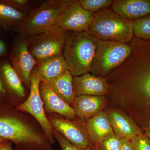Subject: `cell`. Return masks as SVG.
Listing matches in <instances>:
<instances>
[{
  "label": "cell",
  "instance_id": "6da1fadb",
  "mask_svg": "<svg viewBox=\"0 0 150 150\" xmlns=\"http://www.w3.org/2000/svg\"><path fill=\"white\" fill-rule=\"evenodd\" d=\"M130 56L107 76L111 96L137 119L150 118V40L134 36Z\"/></svg>",
  "mask_w": 150,
  "mask_h": 150
},
{
  "label": "cell",
  "instance_id": "7a4b0ae2",
  "mask_svg": "<svg viewBox=\"0 0 150 150\" xmlns=\"http://www.w3.org/2000/svg\"><path fill=\"white\" fill-rule=\"evenodd\" d=\"M0 137L13 143L20 150H54L47 138L8 104L0 105Z\"/></svg>",
  "mask_w": 150,
  "mask_h": 150
},
{
  "label": "cell",
  "instance_id": "3957f363",
  "mask_svg": "<svg viewBox=\"0 0 150 150\" xmlns=\"http://www.w3.org/2000/svg\"><path fill=\"white\" fill-rule=\"evenodd\" d=\"M97 47V38L88 31L67 32L62 55L73 77L91 72Z\"/></svg>",
  "mask_w": 150,
  "mask_h": 150
},
{
  "label": "cell",
  "instance_id": "277c9868",
  "mask_svg": "<svg viewBox=\"0 0 150 150\" xmlns=\"http://www.w3.org/2000/svg\"><path fill=\"white\" fill-rule=\"evenodd\" d=\"M134 21L124 18L110 8L93 13L88 31L97 39L129 43L134 38Z\"/></svg>",
  "mask_w": 150,
  "mask_h": 150
},
{
  "label": "cell",
  "instance_id": "5b68a950",
  "mask_svg": "<svg viewBox=\"0 0 150 150\" xmlns=\"http://www.w3.org/2000/svg\"><path fill=\"white\" fill-rule=\"evenodd\" d=\"M71 0H48L26 15L15 28L23 39L46 31L53 26L56 18Z\"/></svg>",
  "mask_w": 150,
  "mask_h": 150
},
{
  "label": "cell",
  "instance_id": "8992f818",
  "mask_svg": "<svg viewBox=\"0 0 150 150\" xmlns=\"http://www.w3.org/2000/svg\"><path fill=\"white\" fill-rule=\"evenodd\" d=\"M97 47L91 74L105 77L129 58L132 52L130 43L97 39Z\"/></svg>",
  "mask_w": 150,
  "mask_h": 150
},
{
  "label": "cell",
  "instance_id": "52a82bcc",
  "mask_svg": "<svg viewBox=\"0 0 150 150\" xmlns=\"http://www.w3.org/2000/svg\"><path fill=\"white\" fill-rule=\"evenodd\" d=\"M41 81L35 66L30 75L29 96L25 102L16 107V110L28 112L33 116L40 124L47 139L53 144L55 142L54 129L45 114L43 100L40 96L39 85Z\"/></svg>",
  "mask_w": 150,
  "mask_h": 150
},
{
  "label": "cell",
  "instance_id": "ba28073f",
  "mask_svg": "<svg viewBox=\"0 0 150 150\" xmlns=\"http://www.w3.org/2000/svg\"><path fill=\"white\" fill-rule=\"evenodd\" d=\"M67 32L52 27L28 38L26 39L29 52L36 61L62 54Z\"/></svg>",
  "mask_w": 150,
  "mask_h": 150
},
{
  "label": "cell",
  "instance_id": "9c48e42d",
  "mask_svg": "<svg viewBox=\"0 0 150 150\" xmlns=\"http://www.w3.org/2000/svg\"><path fill=\"white\" fill-rule=\"evenodd\" d=\"M93 13L86 10L79 1L71 0L61 12L52 27L65 32L88 31Z\"/></svg>",
  "mask_w": 150,
  "mask_h": 150
},
{
  "label": "cell",
  "instance_id": "30bf717a",
  "mask_svg": "<svg viewBox=\"0 0 150 150\" xmlns=\"http://www.w3.org/2000/svg\"><path fill=\"white\" fill-rule=\"evenodd\" d=\"M48 118L54 130L72 144L83 149L93 146L89 138L85 122L79 118L69 120L53 116Z\"/></svg>",
  "mask_w": 150,
  "mask_h": 150
},
{
  "label": "cell",
  "instance_id": "8fae6325",
  "mask_svg": "<svg viewBox=\"0 0 150 150\" xmlns=\"http://www.w3.org/2000/svg\"><path fill=\"white\" fill-rule=\"evenodd\" d=\"M11 65L27 88H30V75L36 66V60L29 52L26 39L17 43L10 56Z\"/></svg>",
  "mask_w": 150,
  "mask_h": 150
},
{
  "label": "cell",
  "instance_id": "7c38bea8",
  "mask_svg": "<svg viewBox=\"0 0 150 150\" xmlns=\"http://www.w3.org/2000/svg\"><path fill=\"white\" fill-rule=\"evenodd\" d=\"M104 110L113 132L121 139L130 140L144 133L143 129L134 119L121 109L108 105Z\"/></svg>",
  "mask_w": 150,
  "mask_h": 150
},
{
  "label": "cell",
  "instance_id": "4fadbf2b",
  "mask_svg": "<svg viewBox=\"0 0 150 150\" xmlns=\"http://www.w3.org/2000/svg\"><path fill=\"white\" fill-rule=\"evenodd\" d=\"M73 86L76 97L82 95H107L109 85L105 77L97 76L88 73L73 77Z\"/></svg>",
  "mask_w": 150,
  "mask_h": 150
},
{
  "label": "cell",
  "instance_id": "5bb4252c",
  "mask_svg": "<svg viewBox=\"0 0 150 150\" xmlns=\"http://www.w3.org/2000/svg\"><path fill=\"white\" fill-rule=\"evenodd\" d=\"M39 91L45 111L56 112L69 120L75 119L76 115L74 108L54 92L47 82L41 81Z\"/></svg>",
  "mask_w": 150,
  "mask_h": 150
},
{
  "label": "cell",
  "instance_id": "9a60e30c",
  "mask_svg": "<svg viewBox=\"0 0 150 150\" xmlns=\"http://www.w3.org/2000/svg\"><path fill=\"white\" fill-rule=\"evenodd\" d=\"M108 105L107 97L82 95L76 97L71 106L76 117L85 122L104 110Z\"/></svg>",
  "mask_w": 150,
  "mask_h": 150
},
{
  "label": "cell",
  "instance_id": "2e32d148",
  "mask_svg": "<svg viewBox=\"0 0 150 150\" xmlns=\"http://www.w3.org/2000/svg\"><path fill=\"white\" fill-rule=\"evenodd\" d=\"M85 122L90 141L94 147L99 148L101 142L106 137L114 134L105 110Z\"/></svg>",
  "mask_w": 150,
  "mask_h": 150
},
{
  "label": "cell",
  "instance_id": "e0dca14e",
  "mask_svg": "<svg viewBox=\"0 0 150 150\" xmlns=\"http://www.w3.org/2000/svg\"><path fill=\"white\" fill-rule=\"evenodd\" d=\"M0 78L6 91L10 105L24 97L25 91L23 83L9 62L0 63Z\"/></svg>",
  "mask_w": 150,
  "mask_h": 150
},
{
  "label": "cell",
  "instance_id": "ac0fdd59",
  "mask_svg": "<svg viewBox=\"0 0 150 150\" xmlns=\"http://www.w3.org/2000/svg\"><path fill=\"white\" fill-rule=\"evenodd\" d=\"M111 6L115 13L133 21L150 15V0H114Z\"/></svg>",
  "mask_w": 150,
  "mask_h": 150
},
{
  "label": "cell",
  "instance_id": "d6986e66",
  "mask_svg": "<svg viewBox=\"0 0 150 150\" xmlns=\"http://www.w3.org/2000/svg\"><path fill=\"white\" fill-rule=\"evenodd\" d=\"M35 67L41 80L46 81L58 77L69 70L62 54L38 60Z\"/></svg>",
  "mask_w": 150,
  "mask_h": 150
},
{
  "label": "cell",
  "instance_id": "ffe728a7",
  "mask_svg": "<svg viewBox=\"0 0 150 150\" xmlns=\"http://www.w3.org/2000/svg\"><path fill=\"white\" fill-rule=\"evenodd\" d=\"M73 78L72 75L68 70L58 77L46 81L54 92L71 106L76 97L73 88Z\"/></svg>",
  "mask_w": 150,
  "mask_h": 150
},
{
  "label": "cell",
  "instance_id": "44dd1931",
  "mask_svg": "<svg viewBox=\"0 0 150 150\" xmlns=\"http://www.w3.org/2000/svg\"><path fill=\"white\" fill-rule=\"evenodd\" d=\"M26 16L24 12L20 11L0 1V27L1 28L15 29Z\"/></svg>",
  "mask_w": 150,
  "mask_h": 150
},
{
  "label": "cell",
  "instance_id": "7402d4cb",
  "mask_svg": "<svg viewBox=\"0 0 150 150\" xmlns=\"http://www.w3.org/2000/svg\"><path fill=\"white\" fill-rule=\"evenodd\" d=\"M134 30L135 37L150 40V15L134 21Z\"/></svg>",
  "mask_w": 150,
  "mask_h": 150
},
{
  "label": "cell",
  "instance_id": "603a6c76",
  "mask_svg": "<svg viewBox=\"0 0 150 150\" xmlns=\"http://www.w3.org/2000/svg\"><path fill=\"white\" fill-rule=\"evenodd\" d=\"M79 1L86 10L95 13L108 8L112 5L114 0H79Z\"/></svg>",
  "mask_w": 150,
  "mask_h": 150
},
{
  "label": "cell",
  "instance_id": "cb8c5ba5",
  "mask_svg": "<svg viewBox=\"0 0 150 150\" xmlns=\"http://www.w3.org/2000/svg\"><path fill=\"white\" fill-rule=\"evenodd\" d=\"M121 138L115 134L106 137L100 146V150H120Z\"/></svg>",
  "mask_w": 150,
  "mask_h": 150
},
{
  "label": "cell",
  "instance_id": "d4e9b609",
  "mask_svg": "<svg viewBox=\"0 0 150 150\" xmlns=\"http://www.w3.org/2000/svg\"><path fill=\"white\" fill-rule=\"evenodd\" d=\"M129 141L133 150H150V140L144 133Z\"/></svg>",
  "mask_w": 150,
  "mask_h": 150
},
{
  "label": "cell",
  "instance_id": "484cf974",
  "mask_svg": "<svg viewBox=\"0 0 150 150\" xmlns=\"http://www.w3.org/2000/svg\"><path fill=\"white\" fill-rule=\"evenodd\" d=\"M54 139L57 140L62 150H93V146L87 149H83L74 146L67 141L61 134L54 130Z\"/></svg>",
  "mask_w": 150,
  "mask_h": 150
},
{
  "label": "cell",
  "instance_id": "4316f807",
  "mask_svg": "<svg viewBox=\"0 0 150 150\" xmlns=\"http://www.w3.org/2000/svg\"><path fill=\"white\" fill-rule=\"evenodd\" d=\"M4 4L7 5L20 11L23 12L30 3L28 0H3L1 1Z\"/></svg>",
  "mask_w": 150,
  "mask_h": 150
},
{
  "label": "cell",
  "instance_id": "83f0119b",
  "mask_svg": "<svg viewBox=\"0 0 150 150\" xmlns=\"http://www.w3.org/2000/svg\"><path fill=\"white\" fill-rule=\"evenodd\" d=\"M6 104L10 105L6 91L0 78V105Z\"/></svg>",
  "mask_w": 150,
  "mask_h": 150
},
{
  "label": "cell",
  "instance_id": "f1b7e54d",
  "mask_svg": "<svg viewBox=\"0 0 150 150\" xmlns=\"http://www.w3.org/2000/svg\"><path fill=\"white\" fill-rule=\"evenodd\" d=\"M120 150H133L130 141L125 139H121Z\"/></svg>",
  "mask_w": 150,
  "mask_h": 150
},
{
  "label": "cell",
  "instance_id": "f546056e",
  "mask_svg": "<svg viewBox=\"0 0 150 150\" xmlns=\"http://www.w3.org/2000/svg\"><path fill=\"white\" fill-rule=\"evenodd\" d=\"M0 150H20L18 149H13L12 147L11 143L8 141H6L5 142L0 144Z\"/></svg>",
  "mask_w": 150,
  "mask_h": 150
},
{
  "label": "cell",
  "instance_id": "4dcf8cb0",
  "mask_svg": "<svg viewBox=\"0 0 150 150\" xmlns=\"http://www.w3.org/2000/svg\"><path fill=\"white\" fill-rule=\"evenodd\" d=\"M7 52L6 45L4 40L0 39V57L4 56Z\"/></svg>",
  "mask_w": 150,
  "mask_h": 150
},
{
  "label": "cell",
  "instance_id": "1f68e13d",
  "mask_svg": "<svg viewBox=\"0 0 150 150\" xmlns=\"http://www.w3.org/2000/svg\"><path fill=\"white\" fill-rule=\"evenodd\" d=\"M144 133L146 135L150 140V121L148 123L147 126L146 128L144 130Z\"/></svg>",
  "mask_w": 150,
  "mask_h": 150
},
{
  "label": "cell",
  "instance_id": "d6a6232c",
  "mask_svg": "<svg viewBox=\"0 0 150 150\" xmlns=\"http://www.w3.org/2000/svg\"><path fill=\"white\" fill-rule=\"evenodd\" d=\"M6 141H7V140L4 139H3V138H1V137H0V144L3 143V142H5Z\"/></svg>",
  "mask_w": 150,
  "mask_h": 150
},
{
  "label": "cell",
  "instance_id": "836d02e7",
  "mask_svg": "<svg viewBox=\"0 0 150 150\" xmlns=\"http://www.w3.org/2000/svg\"><path fill=\"white\" fill-rule=\"evenodd\" d=\"M93 150H100L99 147H93Z\"/></svg>",
  "mask_w": 150,
  "mask_h": 150
}]
</instances>
